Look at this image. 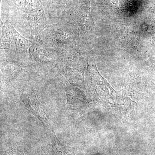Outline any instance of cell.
<instances>
[{
    "instance_id": "6da1fadb",
    "label": "cell",
    "mask_w": 155,
    "mask_h": 155,
    "mask_svg": "<svg viewBox=\"0 0 155 155\" xmlns=\"http://www.w3.org/2000/svg\"><path fill=\"white\" fill-rule=\"evenodd\" d=\"M31 45V41L21 36L11 23H4L2 27L1 48L19 53H25Z\"/></svg>"
}]
</instances>
